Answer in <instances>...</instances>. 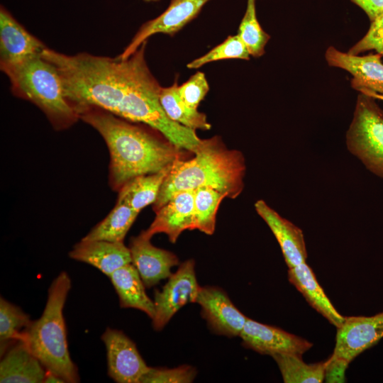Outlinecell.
Segmentation results:
<instances>
[{
    "label": "cell",
    "mask_w": 383,
    "mask_h": 383,
    "mask_svg": "<svg viewBox=\"0 0 383 383\" xmlns=\"http://www.w3.org/2000/svg\"><path fill=\"white\" fill-rule=\"evenodd\" d=\"M44 44L30 34L4 6L0 9V68L42 54Z\"/></svg>",
    "instance_id": "14"
},
{
    "label": "cell",
    "mask_w": 383,
    "mask_h": 383,
    "mask_svg": "<svg viewBox=\"0 0 383 383\" xmlns=\"http://www.w3.org/2000/svg\"><path fill=\"white\" fill-rule=\"evenodd\" d=\"M200 289L194 260L184 261L172 273L162 290L155 291L153 328L161 331L182 307L188 303H195Z\"/></svg>",
    "instance_id": "6"
},
{
    "label": "cell",
    "mask_w": 383,
    "mask_h": 383,
    "mask_svg": "<svg viewBox=\"0 0 383 383\" xmlns=\"http://www.w3.org/2000/svg\"><path fill=\"white\" fill-rule=\"evenodd\" d=\"M78 115L100 133L107 145L109 184L115 191L138 176L162 170L181 157V149L167 139L101 109L86 107Z\"/></svg>",
    "instance_id": "1"
},
{
    "label": "cell",
    "mask_w": 383,
    "mask_h": 383,
    "mask_svg": "<svg viewBox=\"0 0 383 383\" xmlns=\"http://www.w3.org/2000/svg\"><path fill=\"white\" fill-rule=\"evenodd\" d=\"M379 54L364 56L343 52L333 46L325 58L329 66L343 69L353 75L351 87L360 93L383 94V63Z\"/></svg>",
    "instance_id": "12"
},
{
    "label": "cell",
    "mask_w": 383,
    "mask_h": 383,
    "mask_svg": "<svg viewBox=\"0 0 383 383\" xmlns=\"http://www.w3.org/2000/svg\"><path fill=\"white\" fill-rule=\"evenodd\" d=\"M109 277L118 296L121 308L136 309L153 318L154 301L147 295L145 286L132 263L118 268Z\"/></svg>",
    "instance_id": "20"
},
{
    "label": "cell",
    "mask_w": 383,
    "mask_h": 383,
    "mask_svg": "<svg viewBox=\"0 0 383 383\" xmlns=\"http://www.w3.org/2000/svg\"><path fill=\"white\" fill-rule=\"evenodd\" d=\"M150 240L151 237L143 231L138 235L131 238L128 247L131 263L137 269L147 288L169 278L172 274L171 268L179 265V259L175 254L154 246Z\"/></svg>",
    "instance_id": "13"
},
{
    "label": "cell",
    "mask_w": 383,
    "mask_h": 383,
    "mask_svg": "<svg viewBox=\"0 0 383 383\" xmlns=\"http://www.w3.org/2000/svg\"><path fill=\"white\" fill-rule=\"evenodd\" d=\"M383 338V311L372 316L345 317L338 328L335 345L330 360L348 365L357 355Z\"/></svg>",
    "instance_id": "7"
},
{
    "label": "cell",
    "mask_w": 383,
    "mask_h": 383,
    "mask_svg": "<svg viewBox=\"0 0 383 383\" xmlns=\"http://www.w3.org/2000/svg\"><path fill=\"white\" fill-rule=\"evenodd\" d=\"M362 94L367 95L370 97H372L374 99H379V100L383 101V94H378V93H374V92H365Z\"/></svg>",
    "instance_id": "34"
},
{
    "label": "cell",
    "mask_w": 383,
    "mask_h": 383,
    "mask_svg": "<svg viewBox=\"0 0 383 383\" xmlns=\"http://www.w3.org/2000/svg\"><path fill=\"white\" fill-rule=\"evenodd\" d=\"M239 336L246 348L271 356L276 354L301 355L313 345L301 337L249 318Z\"/></svg>",
    "instance_id": "11"
},
{
    "label": "cell",
    "mask_w": 383,
    "mask_h": 383,
    "mask_svg": "<svg viewBox=\"0 0 383 383\" xmlns=\"http://www.w3.org/2000/svg\"><path fill=\"white\" fill-rule=\"evenodd\" d=\"M101 338L106 350L109 377L118 383H139L149 367L134 342L123 331L110 328Z\"/></svg>",
    "instance_id": "8"
},
{
    "label": "cell",
    "mask_w": 383,
    "mask_h": 383,
    "mask_svg": "<svg viewBox=\"0 0 383 383\" xmlns=\"http://www.w3.org/2000/svg\"><path fill=\"white\" fill-rule=\"evenodd\" d=\"M171 167L172 165L157 172L138 176L131 179L118 191L117 201L140 213L143 209L155 202Z\"/></svg>",
    "instance_id": "21"
},
{
    "label": "cell",
    "mask_w": 383,
    "mask_h": 383,
    "mask_svg": "<svg viewBox=\"0 0 383 383\" xmlns=\"http://www.w3.org/2000/svg\"><path fill=\"white\" fill-rule=\"evenodd\" d=\"M177 80L172 85L162 87L160 92V102L167 114L173 121L194 131L211 129L205 113L198 109L189 107L181 99L178 93Z\"/></svg>",
    "instance_id": "22"
},
{
    "label": "cell",
    "mask_w": 383,
    "mask_h": 383,
    "mask_svg": "<svg viewBox=\"0 0 383 383\" xmlns=\"http://www.w3.org/2000/svg\"><path fill=\"white\" fill-rule=\"evenodd\" d=\"M138 212L119 201L101 222L96 224L82 239L123 241L134 223Z\"/></svg>",
    "instance_id": "23"
},
{
    "label": "cell",
    "mask_w": 383,
    "mask_h": 383,
    "mask_svg": "<svg viewBox=\"0 0 383 383\" xmlns=\"http://www.w3.org/2000/svg\"><path fill=\"white\" fill-rule=\"evenodd\" d=\"M195 303L209 328L216 334L239 336L248 319L233 304L224 290L214 286L201 287Z\"/></svg>",
    "instance_id": "10"
},
{
    "label": "cell",
    "mask_w": 383,
    "mask_h": 383,
    "mask_svg": "<svg viewBox=\"0 0 383 383\" xmlns=\"http://www.w3.org/2000/svg\"><path fill=\"white\" fill-rule=\"evenodd\" d=\"M194 154L192 159L179 157L173 162L153 204L155 211L182 191L211 188L230 199L241 194L246 166L240 151L228 149L221 137L215 135L201 140Z\"/></svg>",
    "instance_id": "2"
},
{
    "label": "cell",
    "mask_w": 383,
    "mask_h": 383,
    "mask_svg": "<svg viewBox=\"0 0 383 383\" xmlns=\"http://www.w3.org/2000/svg\"><path fill=\"white\" fill-rule=\"evenodd\" d=\"M71 279L66 272H60L51 283L47 302L41 316L31 321L23 332V340L46 370L65 382H79L77 367L72 362L67 342L63 309L71 289Z\"/></svg>",
    "instance_id": "3"
},
{
    "label": "cell",
    "mask_w": 383,
    "mask_h": 383,
    "mask_svg": "<svg viewBox=\"0 0 383 383\" xmlns=\"http://www.w3.org/2000/svg\"><path fill=\"white\" fill-rule=\"evenodd\" d=\"M226 197V194L211 188L194 190L193 230L212 235L218 206Z\"/></svg>",
    "instance_id": "25"
},
{
    "label": "cell",
    "mask_w": 383,
    "mask_h": 383,
    "mask_svg": "<svg viewBox=\"0 0 383 383\" xmlns=\"http://www.w3.org/2000/svg\"><path fill=\"white\" fill-rule=\"evenodd\" d=\"M272 357L285 383H321L326 378L327 360L307 364L300 355L276 354Z\"/></svg>",
    "instance_id": "24"
},
{
    "label": "cell",
    "mask_w": 383,
    "mask_h": 383,
    "mask_svg": "<svg viewBox=\"0 0 383 383\" xmlns=\"http://www.w3.org/2000/svg\"><path fill=\"white\" fill-rule=\"evenodd\" d=\"M44 382H65L60 377L48 372Z\"/></svg>",
    "instance_id": "33"
},
{
    "label": "cell",
    "mask_w": 383,
    "mask_h": 383,
    "mask_svg": "<svg viewBox=\"0 0 383 383\" xmlns=\"http://www.w3.org/2000/svg\"><path fill=\"white\" fill-rule=\"evenodd\" d=\"M209 1L171 0L169 6L163 13L141 26L130 43L118 57L121 59L128 58L154 34L174 35L195 18L202 7Z\"/></svg>",
    "instance_id": "9"
},
{
    "label": "cell",
    "mask_w": 383,
    "mask_h": 383,
    "mask_svg": "<svg viewBox=\"0 0 383 383\" xmlns=\"http://www.w3.org/2000/svg\"><path fill=\"white\" fill-rule=\"evenodd\" d=\"M371 22L366 35L350 48L348 52L359 55L374 50L383 56V13Z\"/></svg>",
    "instance_id": "31"
},
{
    "label": "cell",
    "mask_w": 383,
    "mask_h": 383,
    "mask_svg": "<svg viewBox=\"0 0 383 383\" xmlns=\"http://www.w3.org/2000/svg\"><path fill=\"white\" fill-rule=\"evenodd\" d=\"M250 55L247 48L238 35H229L223 42L207 53L188 63L187 67L196 69L211 62L228 59L248 60Z\"/></svg>",
    "instance_id": "28"
},
{
    "label": "cell",
    "mask_w": 383,
    "mask_h": 383,
    "mask_svg": "<svg viewBox=\"0 0 383 383\" xmlns=\"http://www.w3.org/2000/svg\"><path fill=\"white\" fill-rule=\"evenodd\" d=\"M288 279L308 303L337 328L345 317L335 309L306 262L289 268Z\"/></svg>",
    "instance_id": "19"
},
{
    "label": "cell",
    "mask_w": 383,
    "mask_h": 383,
    "mask_svg": "<svg viewBox=\"0 0 383 383\" xmlns=\"http://www.w3.org/2000/svg\"><path fill=\"white\" fill-rule=\"evenodd\" d=\"M196 376V370L190 365L175 368L150 367L140 377L139 383H190Z\"/></svg>",
    "instance_id": "29"
},
{
    "label": "cell",
    "mask_w": 383,
    "mask_h": 383,
    "mask_svg": "<svg viewBox=\"0 0 383 383\" xmlns=\"http://www.w3.org/2000/svg\"><path fill=\"white\" fill-rule=\"evenodd\" d=\"M1 357V383L44 382L48 371L23 340L14 342Z\"/></svg>",
    "instance_id": "18"
},
{
    "label": "cell",
    "mask_w": 383,
    "mask_h": 383,
    "mask_svg": "<svg viewBox=\"0 0 383 383\" xmlns=\"http://www.w3.org/2000/svg\"><path fill=\"white\" fill-rule=\"evenodd\" d=\"M360 6L371 21L383 13V0H351Z\"/></svg>",
    "instance_id": "32"
},
{
    "label": "cell",
    "mask_w": 383,
    "mask_h": 383,
    "mask_svg": "<svg viewBox=\"0 0 383 383\" xmlns=\"http://www.w3.org/2000/svg\"><path fill=\"white\" fill-rule=\"evenodd\" d=\"M69 256L97 268L108 277L132 262L129 248L123 241L82 239L69 252Z\"/></svg>",
    "instance_id": "17"
},
{
    "label": "cell",
    "mask_w": 383,
    "mask_h": 383,
    "mask_svg": "<svg viewBox=\"0 0 383 383\" xmlns=\"http://www.w3.org/2000/svg\"><path fill=\"white\" fill-rule=\"evenodd\" d=\"M345 139L349 151L383 177V110L374 98L362 93L357 96Z\"/></svg>",
    "instance_id": "5"
},
{
    "label": "cell",
    "mask_w": 383,
    "mask_h": 383,
    "mask_svg": "<svg viewBox=\"0 0 383 383\" xmlns=\"http://www.w3.org/2000/svg\"><path fill=\"white\" fill-rule=\"evenodd\" d=\"M255 208L275 236L288 267L306 262L307 252L302 231L263 200L256 201Z\"/></svg>",
    "instance_id": "16"
},
{
    "label": "cell",
    "mask_w": 383,
    "mask_h": 383,
    "mask_svg": "<svg viewBox=\"0 0 383 383\" xmlns=\"http://www.w3.org/2000/svg\"><path fill=\"white\" fill-rule=\"evenodd\" d=\"M29 316L21 309L1 296L0 299V353L18 340L30 323Z\"/></svg>",
    "instance_id": "26"
},
{
    "label": "cell",
    "mask_w": 383,
    "mask_h": 383,
    "mask_svg": "<svg viewBox=\"0 0 383 383\" xmlns=\"http://www.w3.org/2000/svg\"><path fill=\"white\" fill-rule=\"evenodd\" d=\"M1 70L8 77L13 94L37 106L55 129H67L79 119L65 97L56 67L42 54Z\"/></svg>",
    "instance_id": "4"
},
{
    "label": "cell",
    "mask_w": 383,
    "mask_h": 383,
    "mask_svg": "<svg viewBox=\"0 0 383 383\" xmlns=\"http://www.w3.org/2000/svg\"><path fill=\"white\" fill-rule=\"evenodd\" d=\"M245 44L250 55L258 57L265 53V48L270 35L260 26L255 9V0H248L245 15L237 34Z\"/></svg>",
    "instance_id": "27"
},
{
    "label": "cell",
    "mask_w": 383,
    "mask_h": 383,
    "mask_svg": "<svg viewBox=\"0 0 383 383\" xmlns=\"http://www.w3.org/2000/svg\"><path fill=\"white\" fill-rule=\"evenodd\" d=\"M209 91L205 74L197 72L178 87V93L182 101L190 108L197 109L200 102Z\"/></svg>",
    "instance_id": "30"
},
{
    "label": "cell",
    "mask_w": 383,
    "mask_h": 383,
    "mask_svg": "<svg viewBox=\"0 0 383 383\" xmlns=\"http://www.w3.org/2000/svg\"><path fill=\"white\" fill-rule=\"evenodd\" d=\"M143 1L146 2H156V1H158L159 0H143Z\"/></svg>",
    "instance_id": "35"
},
{
    "label": "cell",
    "mask_w": 383,
    "mask_h": 383,
    "mask_svg": "<svg viewBox=\"0 0 383 383\" xmlns=\"http://www.w3.org/2000/svg\"><path fill=\"white\" fill-rule=\"evenodd\" d=\"M194 190L174 194L155 212L154 221L145 232L150 237L165 233L175 243L185 230H193Z\"/></svg>",
    "instance_id": "15"
}]
</instances>
